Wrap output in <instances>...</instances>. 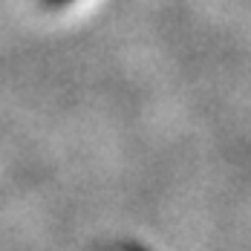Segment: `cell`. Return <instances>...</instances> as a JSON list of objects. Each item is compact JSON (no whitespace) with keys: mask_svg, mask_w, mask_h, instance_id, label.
Returning a JSON list of instances; mask_svg holds the SVG:
<instances>
[{"mask_svg":"<svg viewBox=\"0 0 251 251\" xmlns=\"http://www.w3.org/2000/svg\"><path fill=\"white\" fill-rule=\"evenodd\" d=\"M47 6H64V3H70V0H44Z\"/></svg>","mask_w":251,"mask_h":251,"instance_id":"1","label":"cell"}]
</instances>
